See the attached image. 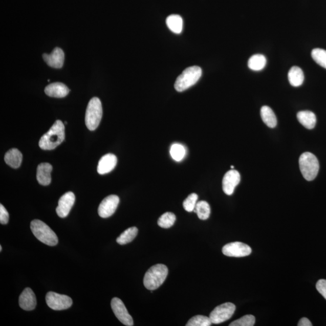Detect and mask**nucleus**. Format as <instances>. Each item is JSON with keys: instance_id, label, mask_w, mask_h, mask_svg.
<instances>
[{"instance_id": "37", "label": "nucleus", "mask_w": 326, "mask_h": 326, "mask_svg": "<svg viewBox=\"0 0 326 326\" xmlns=\"http://www.w3.org/2000/svg\"><path fill=\"white\" fill-rule=\"evenodd\" d=\"M231 169H233L234 166H231Z\"/></svg>"}, {"instance_id": "35", "label": "nucleus", "mask_w": 326, "mask_h": 326, "mask_svg": "<svg viewBox=\"0 0 326 326\" xmlns=\"http://www.w3.org/2000/svg\"><path fill=\"white\" fill-rule=\"evenodd\" d=\"M312 324L307 318H302L298 323V326H312Z\"/></svg>"}, {"instance_id": "12", "label": "nucleus", "mask_w": 326, "mask_h": 326, "mask_svg": "<svg viewBox=\"0 0 326 326\" xmlns=\"http://www.w3.org/2000/svg\"><path fill=\"white\" fill-rule=\"evenodd\" d=\"M75 195L72 191H69L60 198L58 206L56 208V213L60 218H64L68 216L70 210L75 202Z\"/></svg>"}, {"instance_id": "7", "label": "nucleus", "mask_w": 326, "mask_h": 326, "mask_svg": "<svg viewBox=\"0 0 326 326\" xmlns=\"http://www.w3.org/2000/svg\"><path fill=\"white\" fill-rule=\"evenodd\" d=\"M236 311V306L231 302H226L218 306L210 314L212 324H221L230 319Z\"/></svg>"}, {"instance_id": "15", "label": "nucleus", "mask_w": 326, "mask_h": 326, "mask_svg": "<svg viewBox=\"0 0 326 326\" xmlns=\"http://www.w3.org/2000/svg\"><path fill=\"white\" fill-rule=\"evenodd\" d=\"M20 308L25 311H32L36 307V298L34 292L29 288H27L20 295L19 298Z\"/></svg>"}, {"instance_id": "34", "label": "nucleus", "mask_w": 326, "mask_h": 326, "mask_svg": "<svg viewBox=\"0 0 326 326\" xmlns=\"http://www.w3.org/2000/svg\"><path fill=\"white\" fill-rule=\"evenodd\" d=\"M316 288H317L319 293H320L326 300V280L321 279V280H318L316 285Z\"/></svg>"}, {"instance_id": "17", "label": "nucleus", "mask_w": 326, "mask_h": 326, "mask_svg": "<svg viewBox=\"0 0 326 326\" xmlns=\"http://www.w3.org/2000/svg\"><path fill=\"white\" fill-rule=\"evenodd\" d=\"M53 167L48 163L39 164L37 168L36 178L42 186H48L51 183Z\"/></svg>"}, {"instance_id": "36", "label": "nucleus", "mask_w": 326, "mask_h": 326, "mask_svg": "<svg viewBox=\"0 0 326 326\" xmlns=\"http://www.w3.org/2000/svg\"><path fill=\"white\" fill-rule=\"evenodd\" d=\"M2 251V245H0V251Z\"/></svg>"}, {"instance_id": "3", "label": "nucleus", "mask_w": 326, "mask_h": 326, "mask_svg": "<svg viewBox=\"0 0 326 326\" xmlns=\"http://www.w3.org/2000/svg\"><path fill=\"white\" fill-rule=\"evenodd\" d=\"M30 229L33 235L41 243L49 246H55L58 244V238L56 233L42 221L33 220L30 224Z\"/></svg>"}, {"instance_id": "27", "label": "nucleus", "mask_w": 326, "mask_h": 326, "mask_svg": "<svg viewBox=\"0 0 326 326\" xmlns=\"http://www.w3.org/2000/svg\"><path fill=\"white\" fill-rule=\"evenodd\" d=\"M176 221V215L173 213L166 212L161 215L158 220V225L161 228H169L173 226Z\"/></svg>"}, {"instance_id": "9", "label": "nucleus", "mask_w": 326, "mask_h": 326, "mask_svg": "<svg viewBox=\"0 0 326 326\" xmlns=\"http://www.w3.org/2000/svg\"><path fill=\"white\" fill-rule=\"evenodd\" d=\"M252 250L249 245L234 242L228 244L223 248V253L228 257H243L251 254Z\"/></svg>"}, {"instance_id": "26", "label": "nucleus", "mask_w": 326, "mask_h": 326, "mask_svg": "<svg viewBox=\"0 0 326 326\" xmlns=\"http://www.w3.org/2000/svg\"><path fill=\"white\" fill-rule=\"evenodd\" d=\"M193 211L197 213L200 220H206L209 218L211 212L210 205L206 201L198 202Z\"/></svg>"}, {"instance_id": "13", "label": "nucleus", "mask_w": 326, "mask_h": 326, "mask_svg": "<svg viewBox=\"0 0 326 326\" xmlns=\"http://www.w3.org/2000/svg\"><path fill=\"white\" fill-rule=\"evenodd\" d=\"M240 181L241 176L238 171L236 170L228 171L225 174L223 180V189L224 193L227 195H231Z\"/></svg>"}, {"instance_id": "21", "label": "nucleus", "mask_w": 326, "mask_h": 326, "mask_svg": "<svg viewBox=\"0 0 326 326\" xmlns=\"http://www.w3.org/2000/svg\"><path fill=\"white\" fill-rule=\"evenodd\" d=\"M288 79L292 86H300L303 83L305 80L303 72L300 67H292L288 73Z\"/></svg>"}, {"instance_id": "20", "label": "nucleus", "mask_w": 326, "mask_h": 326, "mask_svg": "<svg viewBox=\"0 0 326 326\" xmlns=\"http://www.w3.org/2000/svg\"><path fill=\"white\" fill-rule=\"evenodd\" d=\"M22 160V154L18 149L15 148L10 149L5 156L6 163L14 169L21 166Z\"/></svg>"}, {"instance_id": "30", "label": "nucleus", "mask_w": 326, "mask_h": 326, "mask_svg": "<svg viewBox=\"0 0 326 326\" xmlns=\"http://www.w3.org/2000/svg\"><path fill=\"white\" fill-rule=\"evenodd\" d=\"M212 324L210 317L204 315H196L190 319L187 326H210Z\"/></svg>"}, {"instance_id": "2", "label": "nucleus", "mask_w": 326, "mask_h": 326, "mask_svg": "<svg viewBox=\"0 0 326 326\" xmlns=\"http://www.w3.org/2000/svg\"><path fill=\"white\" fill-rule=\"evenodd\" d=\"M168 275V268L166 265L157 264L150 267L146 272L143 279L144 287L153 291L162 285Z\"/></svg>"}, {"instance_id": "28", "label": "nucleus", "mask_w": 326, "mask_h": 326, "mask_svg": "<svg viewBox=\"0 0 326 326\" xmlns=\"http://www.w3.org/2000/svg\"><path fill=\"white\" fill-rule=\"evenodd\" d=\"M170 156L172 159L176 161H181L185 156H186V149L182 144L176 143L173 144L170 147Z\"/></svg>"}, {"instance_id": "5", "label": "nucleus", "mask_w": 326, "mask_h": 326, "mask_svg": "<svg viewBox=\"0 0 326 326\" xmlns=\"http://www.w3.org/2000/svg\"><path fill=\"white\" fill-rule=\"evenodd\" d=\"M299 166L302 176L309 181L317 177L320 165L318 160L313 154L305 153L299 159Z\"/></svg>"}, {"instance_id": "31", "label": "nucleus", "mask_w": 326, "mask_h": 326, "mask_svg": "<svg viewBox=\"0 0 326 326\" xmlns=\"http://www.w3.org/2000/svg\"><path fill=\"white\" fill-rule=\"evenodd\" d=\"M255 318L254 316L247 315L244 317L232 322L230 326H253L254 325Z\"/></svg>"}, {"instance_id": "33", "label": "nucleus", "mask_w": 326, "mask_h": 326, "mask_svg": "<svg viewBox=\"0 0 326 326\" xmlns=\"http://www.w3.org/2000/svg\"><path fill=\"white\" fill-rule=\"evenodd\" d=\"M9 215L2 204H0V223L6 225L8 223Z\"/></svg>"}, {"instance_id": "8", "label": "nucleus", "mask_w": 326, "mask_h": 326, "mask_svg": "<svg viewBox=\"0 0 326 326\" xmlns=\"http://www.w3.org/2000/svg\"><path fill=\"white\" fill-rule=\"evenodd\" d=\"M46 300L48 307L55 311L65 310L71 307L73 304L72 299L70 297L54 292L47 294Z\"/></svg>"}, {"instance_id": "24", "label": "nucleus", "mask_w": 326, "mask_h": 326, "mask_svg": "<svg viewBox=\"0 0 326 326\" xmlns=\"http://www.w3.org/2000/svg\"><path fill=\"white\" fill-rule=\"evenodd\" d=\"M266 64V58L260 54L252 56L248 62V67L253 71H260L265 68Z\"/></svg>"}, {"instance_id": "14", "label": "nucleus", "mask_w": 326, "mask_h": 326, "mask_svg": "<svg viewBox=\"0 0 326 326\" xmlns=\"http://www.w3.org/2000/svg\"><path fill=\"white\" fill-rule=\"evenodd\" d=\"M42 58L49 66L52 68L60 69L64 62L65 55L61 49L56 48L50 54L44 53Z\"/></svg>"}, {"instance_id": "25", "label": "nucleus", "mask_w": 326, "mask_h": 326, "mask_svg": "<svg viewBox=\"0 0 326 326\" xmlns=\"http://www.w3.org/2000/svg\"><path fill=\"white\" fill-rule=\"evenodd\" d=\"M138 228L133 227L128 228L117 238V243L120 245H125L132 242L137 236L138 234Z\"/></svg>"}, {"instance_id": "10", "label": "nucleus", "mask_w": 326, "mask_h": 326, "mask_svg": "<svg viewBox=\"0 0 326 326\" xmlns=\"http://www.w3.org/2000/svg\"><path fill=\"white\" fill-rule=\"evenodd\" d=\"M111 305H112L114 314L122 324L127 326L134 325L132 317L129 315L125 305L120 298L116 297L113 298Z\"/></svg>"}, {"instance_id": "22", "label": "nucleus", "mask_w": 326, "mask_h": 326, "mask_svg": "<svg viewBox=\"0 0 326 326\" xmlns=\"http://www.w3.org/2000/svg\"><path fill=\"white\" fill-rule=\"evenodd\" d=\"M260 115L262 120L268 127L274 128L276 126L277 123L276 116L271 107L268 106H262Z\"/></svg>"}, {"instance_id": "1", "label": "nucleus", "mask_w": 326, "mask_h": 326, "mask_svg": "<svg viewBox=\"0 0 326 326\" xmlns=\"http://www.w3.org/2000/svg\"><path fill=\"white\" fill-rule=\"evenodd\" d=\"M65 139V126L62 121L56 120L48 133L39 140V146L43 150H53Z\"/></svg>"}, {"instance_id": "23", "label": "nucleus", "mask_w": 326, "mask_h": 326, "mask_svg": "<svg viewBox=\"0 0 326 326\" xmlns=\"http://www.w3.org/2000/svg\"><path fill=\"white\" fill-rule=\"evenodd\" d=\"M166 25L172 32L180 34L183 31V20L181 16L171 15L166 19Z\"/></svg>"}, {"instance_id": "19", "label": "nucleus", "mask_w": 326, "mask_h": 326, "mask_svg": "<svg viewBox=\"0 0 326 326\" xmlns=\"http://www.w3.org/2000/svg\"><path fill=\"white\" fill-rule=\"evenodd\" d=\"M297 119L302 126L308 129L314 128L317 118L314 113L309 111H302L297 113Z\"/></svg>"}, {"instance_id": "4", "label": "nucleus", "mask_w": 326, "mask_h": 326, "mask_svg": "<svg viewBox=\"0 0 326 326\" xmlns=\"http://www.w3.org/2000/svg\"><path fill=\"white\" fill-rule=\"evenodd\" d=\"M201 76L202 69L200 67H190L178 77L175 83V89L178 92H184L197 83Z\"/></svg>"}, {"instance_id": "6", "label": "nucleus", "mask_w": 326, "mask_h": 326, "mask_svg": "<svg viewBox=\"0 0 326 326\" xmlns=\"http://www.w3.org/2000/svg\"><path fill=\"white\" fill-rule=\"evenodd\" d=\"M103 114L101 101L97 97H93L90 100L86 107L85 114V124L87 128L95 131L99 125Z\"/></svg>"}, {"instance_id": "29", "label": "nucleus", "mask_w": 326, "mask_h": 326, "mask_svg": "<svg viewBox=\"0 0 326 326\" xmlns=\"http://www.w3.org/2000/svg\"><path fill=\"white\" fill-rule=\"evenodd\" d=\"M311 56L316 63L326 69V50L315 49L312 50Z\"/></svg>"}, {"instance_id": "18", "label": "nucleus", "mask_w": 326, "mask_h": 326, "mask_svg": "<svg viewBox=\"0 0 326 326\" xmlns=\"http://www.w3.org/2000/svg\"><path fill=\"white\" fill-rule=\"evenodd\" d=\"M70 90L65 84L60 82H55L50 84L45 89L47 95L56 97V98H63L69 95Z\"/></svg>"}, {"instance_id": "11", "label": "nucleus", "mask_w": 326, "mask_h": 326, "mask_svg": "<svg viewBox=\"0 0 326 326\" xmlns=\"http://www.w3.org/2000/svg\"><path fill=\"white\" fill-rule=\"evenodd\" d=\"M119 202V197L114 194L106 197L99 205L98 208L99 216L102 218L112 216L115 213Z\"/></svg>"}, {"instance_id": "32", "label": "nucleus", "mask_w": 326, "mask_h": 326, "mask_svg": "<svg viewBox=\"0 0 326 326\" xmlns=\"http://www.w3.org/2000/svg\"><path fill=\"white\" fill-rule=\"evenodd\" d=\"M198 196L196 193L190 194L183 202L184 209L188 211V212L193 211L198 203Z\"/></svg>"}, {"instance_id": "16", "label": "nucleus", "mask_w": 326, "mask_h": 326, "mask_svg": "<svg viewBox=\"0 0 326 326\" xmlns=\"http://www.w3.org/2000/svg\"><path fill=\"white\" fill-rule=\"evenodd\" d=\"M117 159L115 155L107 154L101 158L97 166V172L100 175L108 173L115 168Z\"/></svg>"}]
</instances>
